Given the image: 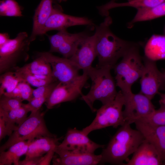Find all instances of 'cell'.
Wrapping results in <instances>:
<instances>
[{
	"mask_svg": "<svg viewBox=\"0 0 165 165\" xmlns=\"http://www.w3.org/2000/svg\"><path fill=\"white\" fill-rule=\"evenodd\" d=\"M112 22V18L108 16L99 25L95 26L96 50L98 60L96 68H113L118 60L135 44L115 35L109 28Z\"/></svg>",
	"mask_w": 165,
	"mask_h": 165,
	"instance_id": "obj_1",
	"label": "cell"
},
{
	"mask_svg": "<svg viewBox=\"0 0 165 165\" xmlns=\"http://www.w3.org/2000/svg\"><path fill=\"white\" fill-rule=\"evenodd\" d=\"M145 138L138 130L126 123L118 129L102 151L100 163L124 165L129 156L136 151Z\"/></svg>",
	"mask_w": 165,
	"mask_h": 165,
	"instance_id": "obj_2",
	"label": "cell"
},
{
	"mask_svg": "<svg viewBox=\"0 0 165 165\" xmlns=\"http://www.w3.org/2000/svg\"><path fill=\"white\" fill-rule=\"evenodd\" d=\"M108 67L100 68L92 66L87 72L92 81V85L89 92L86 95L82 94L80 99L85 101L93 112L94 102L96 100L101 101L103 105L113 100L118 92L116 85Z\"/></svg>",
	"mask_w": 165,
	"mask_h": 165,
	"instance_id": "obj_3",
	"label": "cell"
},
{
	"mask_svg": "<svg viewBox=\"0 0 165 165\" xmlns=\"http://www.w3.org/2000/svg\"><path fill=\"white\" fill-rule=\"evenodd\" d=\"M144 66L138 45L135 43L113 68L116 84L124 95L132 92V86L140 78Z\"/></svg>",
	"mask_w": 165,
	"mask_h": 165,
	"instance_id": "obj_4",
	"label": "cell"
},
{
	"mask_svg": "<svg viewBox=\"0 0 165 165\" xmlns=\"http://www.w3.org/2000/svg\"><path fill=\"white\" fill-rule=\"evenodd\" d=\"M44 114L40 109L31 112L20 126H17L8 140L0 148V151L7 149L11 145L21 141H32L42 136L57 137L48 130L44 119Z\"/></svg>",
	"mask_w": 165,
	"mask_h": 165,
	"instance_id": "obj_5",
	"label": "cell"
},
{
	"mask_svg": "<svg viewBox=\"0 0 165 165\" xmlns=\"http://www.w3.org/2000/svg\"><path fill=\"white\" fill-rule=\"evenodd\" d=\"M124 97L120 90L115 99L97 110L96 116L90 124L82 130L86 135L91 132L109 127L116 128L126 122L123 114Z\"/></svg>",
	"mask_w": 165,
	"mask_h": 165,
	"instance_id": "obj_6",
	"label": "cell"
},
{
	"mask_svg": "<svg viewBox=\"0 0 165 165\" xmlns=\"http://www.w3.org/2000/svg\"><path fill=\"white\" fill-rule=\"evenodd\" d=\"M31 42L27 33L21 32L0 48L1 74L13 71L20 62L28 59V52Z\"/></svg>",
	"mask_w": 165,
	"mask_h": 165,
	"instance_id": "obj_7",
	"label": "cell"
},
{
	"mask_svg": "<svg viewBox=\"0 0 165 165\" xmlns=\"http://www.w3.org/2000/svg\"><path fill=\"white\" fill-rule=\"evenodd\" d=\"M89 77L87 72L73 81L66 83L59 82L54 89L46 102L47 108H52L62 103L73 101L82 94V90Z\"/></svg>",
	"mask_w": 165,
	"mask_h": 165,
	"instance_id": "obj_8",
	"label": "cell"
},
{
	"mask_svg": "<svg viewBox=\"0 0 165 165\" xmlns=\"http://www.w3.org/2000/svg\"><path fill=\"white\" fill-rule=\"evenodd\" d=\"M144 68L140 77V93L152 100L159 91L165 88V77L158 69L155 62L142 57Z\"/></svg>",
	"mask_w": 165,
	"mask_h": 165,
	"instance_id": "obj_9",
	"label": "cell"
},
{
	"mask_svg": "<svg viewBox=\"0 0 165 165\" xmlns=\"http://www.w3.org/2000/svg\"><path fill=\"white\" fill-rule=\"evenodd\" d=\"M123 96L125 108L123 114L126 123L130 124L134 123L155 110L151 100L140 92L137 94L132 92Z\"/></svg>",
	"mask_w": 165,
	"mask_h": 165,
	"instance_id": "obj_10",
	"label": "cell"
},
{
	"mask_svg": "<svg viewBox=\"0 0 165 165\" xmlns=\"http://www.w3.org/2000/svg\"><path fill=\"white\" fill-rule=\"evenodd\" d=\"M37 56L42 57L50 64L53 77L60 82H71L79 76L80 69L69 59L57 57L49 52H38Z\"/></svg>",
	"mask_w": 165,
	"mask_h": 165,
	"instance_id": "obj_11",
	"label": "cell"
},
{
	"mask_svg": "<svg viewBox=\"0 0 165 165\" xmlns=\"http://www.w3.org/2000/svg\"><path fill=\"white\" fill-rule=\"evenodd\" d=\"M85 31L71 33L66 30L59 31L52 35H47L50 44L49 52H56L69 59L73 55L80 41L88 35Z\"/></svg>",
	"mask_w": 165,
	"mask_h": 165,
	"instance_id": "obj_12",
	"label": "cell"
},
{
	"mask_svg": "<svg viewBox=\"0 0 165 165\" xmlns=\"http://www.w3.org/2000/svg\"><path fill=\"white\" fill-rule=\"evenodd\" d=\"M105 146L91 140L82 130L74 128L68 130L63 141L57 147L76 152L94 153L96 149Z\"/></svg>",
	"mask_w": 165,
	"mask_h": 165,
	"instance_id": "obj_13",
	"label": "cell"
},
{
	"mask_svg": "<svg viewBox=\"0 0 165 165\" xmlns=\"http://www.w3.org/2000/svg\"><path fill=\"white\" fill-rule=\"evenodd\" d=\"M92 21L86 17H78L64 14L59 9L53 7L52 12L46 23L41 35L48 31L66 30L68 28L77 25L93 26Z\"/></svg>",
	"mask_w": 165,
	"mask_h": 165,
	"instance_id": "obj_14",
	"label": "cell"
},
{
	"mask_svg": "<svg viewBox=\"0 0 165 165\" xmlns=\"http://www.w3.org/2000/svg\"><path fill=\"white\" fill-rule=\"evenodd\" d=\"M97 57L95 34L88 35L79 42L72 56L70 58L83 72H87Z\"/></svg>",
	"mask_w": 165,
	"mask_h": 165,
	"instance_id": "obj_15",
	"label": "cell"
},
{
	"mask_svg": "<svg viewBox=\"0 0 165 165\" xmlns=\"http://www.w3.org/2000/svg\"><path fill=\"white\" fill-rule=\"evenodd\" d=\"M55 151L58 156H54L53 165H95L100 163L101 159V154L76 152L60 149L57 146Z\"/></svg>",
	"mask_w": 165,
	"mask_h": 165,
	"instance_id": "obj_16",
	"label": "cell"
},
{
	"mask_svg": "<svg viewBox=\"0 0 165 165\" xmlns=\"http://www.w3.org/2000/svg\"><path fill=\"white\" fill-rule=\"evenodd\" d=\"M134 123L136 129L154 146L165 163V126H153L139 120Z\"/></svg>",
	"mask_w": 165,
	"mask_h": 165,
	"instance_id": "obj_17",
	"label": "cell"
},
{
	"mask_svg": "<svg viewBox=\"0 0 165 165\" xmlns=\"http://www.w3.org/2000/svg\"><path fill=\"white\" fill-rule=\"evenodd\" d=\"M163 164L154 146L145 139L126 165H159Z\"/></svg>",
	"mask_w": 165,
	"mask_h": 165,
	"instance_id": "obj_18",
	"label": "cell"
},
{
	"mask_svg": "<svg viewBox=\"0 0 165 165\" xmlns=\"http://www.w3.org/2000/svg\"><path fill=\"white\" fill-rule=\"evenodd\" d=\"M53 0H41L36 9L33 18V27L29 38L32 42L37 37L41 35L47 20L51 15L53 7Z\"/></svg>",
	"mask_w": 165,
	"mask_h": 165,
	"instance_id": "obj_19",
	"label": "cell"
},
{
	"mask_svg": "<svg viewBox=\"0 0 165 165\" xmlns=\"http://www.w3.org/2000/svg\"><path fill=\"white\" fill-rule=\"evenodd\" d=\"M60 139L57 137L42 136L34 139L29 144L25 159L43 156L50 150L56 148Z\"/></svg>",
	"mask_w": 165,
	"mask_h": 165,
	"instance_id": "obj_20",
	"label": "cell"
},
{
	"mask_svg": "<svg viewBox=\"0 0 165 165\" xmlns=\"http://www.w3.org/2000/svg\"><path fill=\"white\" fill-rule=\"evenodd\" d=\"M31 141H21L11 145L6 151L0 152V165H19L20 158L26 154Z\"/></svg>",
	"mask_w": 165,
	"mask_h": 165,
	"instance_id": "obj_21",
	"label": "cell"
},
{
	"mask_svg": "<svg viewBox=\"0 0 165 165\" xmlns=\"http://www.w3.org/2000/svg\"><path fill=\"white\" fill-rule=\"evenodd\" d=\"M144 51V57L150 60L165 59V36H152L146 43Z\"/></svg>",
	"mask_w": 165,
	"mask_h": 165,
	"instance_id": "obj_22",
	"label": "cell"
},
{
	"mask_svg": "<svg viewBox=\"0 0 165 165\" xmlns=\"http://www.w3.org/2000/svg\"><path fill=\"white\" fill-rule=\"evenodd\" d=\"M164 2L165 0H128L126 2L118 3L112 1L97 8L101 15L106 16L110 9L116 7L129 6L137 9L153 7Z\"/></svg>",
	"mask_w": 165,
	"mask_h": 165,
	"instance_id": "obj_23",
	"label": "cell"
},
{
	"mask_svg": "<svg viewBox=\"0 0 165 165\" xmlns=\"http://www.w3.org/2000/svg\"><path fill=\"white\" fill-rule=\"evenodd\" d=\"M133 19L128 23L129 27L138 22L149 20L165 16V2L153 7L137 9Z\"/></svg>",
	"mask_w": 165,
	"mask_h": 165,
	"instance_id": "obj_24",
	"label": "cell"
},
{
	"mask_svg": "<svg viewBox=\"0 0 165 165\" xmlns=\"http://www.w3.org/2000/svg\"><path fill=\"white\" fill-rule=\"evenodd\" d=\"M20 68L34 75L53 77L50 64L41 56H37V57L32 61Z\"/></svg>",
	"mask_w": 165,
	"mask_h": 165,
	"instance_id": "obj_25",
	"label": "cell"
},
{
	"mask_svg": "<svg viewBox=\"0 0 165 165\" xmlns=\"http://www.w3.org/2000/svg\"><path fill=\"white\" fill-rule=\"evenodd\" d=\"M13 71L16 72L23 81L37 87L50 84L57 81L53 77L34 75L17 66Z\"/></svg>",
	"mask_w": 165,
	"mask_h": 165,
	"instance_id": "obj_26",
	"label": "cell"
},
{
	"mask_svg": "<svg viewBox=\"0 0 165 165\" xmlns=\"http://www.w3.org/2000/svg\"><path fill=\"white\" fill-rule=\"evenodd\" d=\"M23 81L14 71L6 72L0 76V97L12 92L19 83Z\"/></svg>",
	"mask_w": 165,
	"mask_h": 165,
	"instance_id": "obj_27",
	"label": "cell"
},
{
	"mask_svg": "<svg viewBox=\"0 0 165 165\" xmlns=\"http://www.w3.org/2000/svg\"><path fill=\"white\" fill-rule=\"evenodd\" d=\"M0 109L4 112L9 125L13 131L17 126L15 124L18 126L21 125L27 117V114L29 112L23 105L18 108L8 112Z\"/></svg>",
	"mask_w": 165,
	"mask_h": 165,
	"instance_id": "obj_28",
	"label": "cell"
},
{
	"mask_svg": "<svg viewBox=\"0 0 165 165\" xmlns=\"http://www.w3.org/2000/svg\"><path fill=\"white\" fill-rule=\"evenodd\" d=\"M33 89L28 83L24 81L20 82L11 92L3 95L11 97L20 99L22 101H30L32 98Z\"/></svg>",
	"mask_w": 165,
	"mask_h": 165,
	"instance_id": "obj_29",
	"label": "cell"
},
{
	"mask_svg": "<svg viewBox=\"0 0 165 165\" xmlns=\"http://www.w3.org/2000/svg\"><path fill=\"white\" fill-rule=\"evenodd\" d=\"M0 15L20 17L22 14L20 6L15 0H3L0 2Z\"/></svg>",
	"mask_w": 165,
	"mask_h": 165,
	"instance_id": "obj_30",
	"label": "cell"
},
{
	"mask_svg": "<svg viewBox=\"0 0 165 165\" xmlns=\"http://www.w3.org/2000/svg\"><path fill=\"white\" fill-rule=\"evenodd\" d=\"M138 120L153 126H165V107L160 106L159 109L157 110L155 109L149 115Z\"/></svg>",
	"mask_w": 165,
	"mask_h": 165,
	"instance_id": "obj_31",
	"label": "cell"
},
{
	"mask_svg": "<svg viewBox=\"0 0 165 165\" xmlns=\"http://www.w3.org/2000/svg\"><path fill=\"white\" fill-rule=\"evenodd\" d=\"M0 97V108L8 112L21 107L23 103L21 100L10 97L4 95Z\"/></svg>",
	"mask_w": 165,
	"mask_h": 165,
	"instance_id": "obj_32",
	"label": "cell"
},
{
	"mask_svg": "<svg viewBox=\"0 0 165 165\" xmlns=\"http://www.w3.org/2000/svg\"><path fill=\"white\" fill-rule=\"evenodd\" d=\"M50 95L32 98L28 103L23 104V105L27 108L29 112H36L40 109L42 105L46 102Z\"/></svg>",
	"mask_w": 165,
	"mask_h": 165,
	"instance_id": "obj_33",
	"label": "cell"
},
{
	"mask_svg": "<svg viewBox=\"0 0 165 165\" xmlns=\"http://www.w3.org/2000/svg\"><path fill=\"white\" fill-rule=\"evenodd\" d=\"M59 82L58 81H55L50 84L38 87L36 89H34L32 94V98H37L47 95H50Z\"/></svg>",
	"mask_w": 165,
	"mask_h": 165,
	"instance_id": "obj_34",
	"label": "cell"
},
{
	"mask_svg": "<svg viewBox=\"0 0 165 165\" xmlns=\"http://www.w3.org/2000/svg\"><path fill=\"white\" fill-rule=\"evenodd\" d=\"M13 131L10 127L5 116L0 110V140L1 141L7 136H10Z\"/></svg>",
	"mask_w": 165,
	"mask_h": 165,
	"instance_id": "obj_35",
	"label": "cell"
},
{
	"mask_svg": "<svg viewBox=\"0 0 165 165\" xmlns=\"http://www.w3.org/2000/svg\"><path fill=\"white\" fill-rule=\"evenodd\" d=\"M42 156L24 159L19 161V165H39Z\"/></svg>",
	"mask_w": 165,
	"mask_h": 165,
	"instance_id": "obj_36",
	"label": "cell"
},
{
	"mask_svg": "<svg viewBox=\"0 0 165 165\" xmlns=\"http://www.w3.org/2000/svg\"><path fill=\"white\" fill-rule=\"evenodd\" d=\"M55 149L50 150L47 152L44 156H43L39 165H48L50 164V162L53 160L55 153Z\"/></svg>",
	"mask_w": 165,
	"mask_h": 165,
	"instance_id": "obj_37",
	"label": "cell"
},
{
	"mask_svg": "<svg viewBox=\"0 0 165 165\" xmlns=\"http://www.w3.org/2000/svg\"><path fill=\"white\" fill-rule=\"evenodd\" d=\"M10 39L8 33H0V48L6 44Z\"/></svg>",
	"mask_w": 165,
	"mask_h": 165,
	"instance_id": "obj_38",
	"label": "cell"
},
{
	"mask_svg": "<svg viewBox=\"0 0 165 165\" xmlns=\"http://www.w3.org/2000/svg\"><path fill=\"white\" fill-rule=\"evenodd\" d=\"M159 94L160 96L159 103L160 106L165 107V94H161L159 93Z\"/></svg>",
	"mask_w": 165,
	"mask_h": 165,
	"instance_id": "obj_39",
	"label": "cell"
},
{
	"mask_svg": "<svg viewBox=\"0 0 165 165\" xmlns=\"http://www.w3.org/2000/svg\"><path fill=\"white\" fill-rule=\"evenodd\" d=\"M59 1L60 2H61V1H64V2H65L66 1H67V0H59Z\"/></svg>",
	"mask_w": 165,
	"mask_h": 165,
	"instance_id": "obj_40",
	"label": "cell"
},
{
	"mask_svg": "<svg viewBox=\"0 0 165 165\" xmlns=\"http://www.w3.org/2000/svg\"><path fill=\"white\" fill-rule=\"evenodd\" d=\"M163 73L165 77V71L164 72H163Z\"/></svg>",
	"mask_w": 165,
	"mask_h": 165,
	"instance_id": "obj_41",
	"label": "cell"
}]
</instances>
